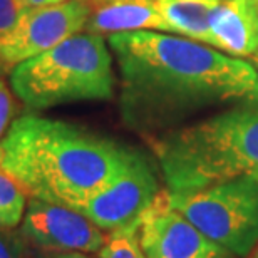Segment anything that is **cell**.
I'll return each instance as SVG.
<instances>
[{
  "instance_id": "obj_17",
  "label": "cell",
  "mask_w": 258,
  "mask_h": 258,
  "mask_svg": "<svg viewBox=\"0 0 258 258\" xmlns=\"http://www.w3.org/2000/svg\"><path fill=\"white\" fill-rule=\"evenodd\" d=\"M0 258H22V245L9 228H0Z\"/></svg>"
},
{
  "instance_id": "obj_9",
  "label": "cell",
  "mask_w": 258,
  "mask_h": 258,
  "mask_svg": "<svg viewBox=\"0 0 258 258\" xmlns=\"http://www.w3.org/2000/svg\"><path fill=\"white\" fill-rule=\"evenodd\" d=\"M20 236L39 248L99 253L106 245L104 230L74 208L29 198Z\"/></svg>"
},
{
  "instance_id": "obj_18",
  "label": "cell",
  "mask_w": 258,
  "mask_h": 258,
  "mask_svg": "<svg viewBox=\"0 0 258 258\" xmlns=\"http://www.w3.org/2000/svg\"><path fill=\"white\" fill-rule=\"evenodd\" d=\"M64 2H67V0H25V5H27V9H32V7H50V5H59Z\"/></svg>"
},
{
  "instance_id": "obj_15",
  "label": "cell",
  "mask_w": 258,
  "mask_h": 258,
  "mask_svg": "<svg viewBox=\"0 0 258 258\" xmlns=\"http://www.w3.org/2000/svg\"><path fill=\"white\" fill-rule=\"evenodd\" d=\"M25 10V0H0V34L7 32Z\"/></svg>"
},
{
  "instance_id": "obj_12",
  "label": "cell",
  "mask_w": 258,
  "mask_h": 258,
  "mask_svg": "<svg viewBox=\"0 0 258 258\" xmlns=\"http://www.w3.org/2000/svg\"><path fill=\"white\" fill-rule=\"evenodd\" d=\"M221 0H154L159 15L168 25V34L211 45L210 19Z\"/></svg>"
},
{
  "instance_id": "obj_11",
  "label": "cell",
  "mask_w": 258,
  "mask_h": 258,
  "mask_svg": "<svg viewBox=\"0 0 258 258\" xmlns=\"http://www.w3.org/2000/svg\"><path fill=\"white\" fill-rule=\"evenodd\" d=\"M84 30L99 35L133 30L168 32V25L154 0H94Z\"/></svg>"
},
{
  "instance_id": "obj_7",
  "label": "cell",
  "mask_w": 258,
  "mask_h": 258,
  "mask_svg": "<svg viewBox=\"0 0 258 258\" xmlns=\"http://www.w3.org/2000/svg\"><path fill=\"white\" fill-rule=\"evenodd\" d=\"M159 193L161 189L151 164L143 154L136 153L112 181L91 196L77 211L111 233L138 226Z\"/></svg>"
},
{
  "instance_id": "obj_1",
  "label": "cell",
  "mask_w": 258,
  "mask_h": 258,
  "mask_svg": "<svg viewBox=\"0 0 258 258\" xmlns=\"http://www.w3.org/2000/svg\"><path fill=\"white\" fill-rule=\"evenodd\" d=\"M121 74V116L156 131L211 106L258 99L256 67L208 44L156 30L107 37Z\"/></svg>"
},
{
  "instance_id": "obj_20",
  "label": "cell",
  "mask_w": 258,
  "mask_h": 258,
  "mask_svg": "<svg viewBox=\"0 0 258 258\" xmlns=\"http://www.w3.org/2000/svg\"><path fill=\"white\" fill-rule=\"evenodd\" d=\"M251 64H253L256 67V71H258V52L255 55H251Z\"/></svg>"
},
{
  "instance_id": "obj_19",
  "label": "cell",
  "mask_w": 258,
  "mask_h": 258,
  "mask_svg": "<svg viewBox=\"0 0 258 258\" xmlns=\"http://www.w3.org/2000/svg\"><path fill=\"white\" fill-rule=\"evenodd\" d=\"M55 258H92V256L82 253V251H62V253L55 255Z\"/></svg>"
},
{
  "instance_id": "obj_6",
  "label": "cell",
  "mask_w": 258,
  "mask_h": 258,
  "mask_svg": "<svg viewBox=\"0 0 258 258\" xmlns=\"http://www.w3.org/2000/svg\"><path fill=\"white\" fill-rule=\"evenodd\" d=\"M91 12V0H67L50 7L27 9L7 32L0 34V72L12 71L82 32Z\"/></svg>"
},
{
  "instance_id": "obj_14",
  "label": "cell",
  "mask_w": 258,
  "mask_h": 258,
  "mask_svg": "<svg viewBox=\"0 0 258 258\" xmlns=\"http://www.w3.org/2000/svg\"><path fill=\"white\" fill-rule=\"evenodd\" d=\"M101 258H148L139 245L138 226L116 230L107 235L106 245L99 251Z\"/></svg>"
},
{
  "instance_id": "obj_13",
  "label": "cell",
  "mask_w": 258,
  "mask_h": 258,
  "mask_svg": "<svg viewBox=\"0 0 258 258\" xmlns=\"http://www.w3.org/2000/svg\"><path fill=\"white\" fill-rule=\"evenodd\" d=\"M27 198L20 184L0 168V228L12 230L22 223Z\"/></svg>"
},
{
  "instance_id": "obj_5",
  "label": "cell",
  "mask_w": 258,
  "mask_h": 258,
  "mask_svg": "<svg viewBox=\"0 0 258 258\" xmlns=\"http://www.w3.org/2000/svg\"><path fill=\"white\" fill-rule=\"evenodd\" d=\"M169 203L210 240L235 256L258 245V181L236 178L193 191H169Z\"/></svg>"
},
{
  "instance_id": "obj_16",
  "label": "cell",
  "mask_w": 258,
  "mask_h": 258,
  "mask_svg": "<svg viewBox=\"0 0 258 258\" xmlns=\"http://www.w3.org/2000/svg\"><path fill=\"white\" fill-rule=\"evenodd\" d=\"M14 99L10 94V89L5 82L0 79V141L5 136V133L9 131L10 124H12V116H14Z\"/></svg>"
},
{
  "instance_id": "obj_2",
  "label": "cell",
  "mask_w": 258,
  "mask_h": 258,
  "mask_svg": "<svg viewBox=\"0 0 258 258\" xmlns=\"http://www.w3.org/2000/svg\"><path fill=\"white\" fill-rule=\"evenodd\" d=\"M138 151L69 122L20 116L0 141V168L27 193L79 210Z\"/></svg>"
},
{
  "instance_id": "obj_3",
  "label": "cell",
  "mask_w": 258,
  "mask_h": 258,
  "mask_svg": "<svg viewBox=\"0 0 258 258\" xmlns=\"http://www.w3.org/2000/svg\"><path fill=\"white\" fill-rule=\"evenodd\" d=\"M168 191H193L236 178L258 181V99L154 141Z\"/></svg>"
},
{
  "instance_id": "obj_8",
  "label": "cell",
  "mask_w": 258,
  "mask_h": 258,
  "mask_svg": "<svg viewBox=\"0 0 258 258\" xmlns=\"http://www.w3.org/2000/svg\"><path fill=\"white\" fill-rule=\"evenodd\" d=\"M138 238L148 258H236L174 210L168 189H161L139 221Z\"/></svg>"
},
{
  "instance_id": "obj_10",
  "label": "cell",
  "mask_w": 258,
  "mask_h": 258,
  "mask_svg": "<svg viewBox=\"0 0 258 258\" xmlns=\"http://www.w3.org/2000/svg\"><path fill=\"white\" fill-rule=\"evenodd\" d=\"M211 47L233 57L258 52V0H221L210 19Z\"/></svg>"
},
{
  "instance_id": "obj_21",
  "label": "cell",
  "mask_w": 258,
  "mask_h": 258,
  "mask_svg": "<svg viewBox=\"0 0 258 258\" xmlns=\"http://www.w3.org/2000/svg\"><path fill=\"white\" fill-rule=\"evenodd\" d=\"M250 258H258V248H255V250H253V255H251Z\"/></svg>"
},
{
  "instance_id": "obj_4",
  "label": "cell",
  "mask_w": 258,
  "mask_h": 258,
  "mask_svg": "<svg viewBox=\"0 0 258 258\" xmlns=\"http://www.w3.org/2000/svg\"><path fill=\"white\" fill-rule=\"evenodd\" d=\"M114 86L106 40L87 30L10 71L14 94L32 111L77 101H109Z\"/></svg>"
}]
</instances>
